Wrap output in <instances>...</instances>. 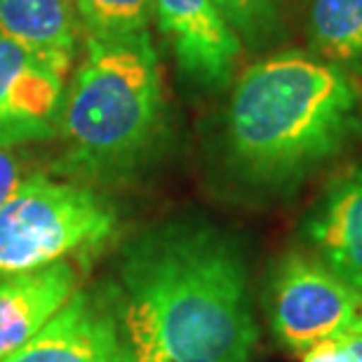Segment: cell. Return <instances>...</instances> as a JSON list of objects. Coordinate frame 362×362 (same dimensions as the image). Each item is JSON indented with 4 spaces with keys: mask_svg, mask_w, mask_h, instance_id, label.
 I'll return each instance as SVG.
<instances>
[{
    "mask_svg": "<svg viewBox=\"0 0 362 362\" xmlns=\"http://www.w3.org/2000/svg\"><path fill=\"white\" fill-rule=\"evenodd\" d=\"M106 289L132 362H247L259 339L240 247L212 223L148 228Z\"/></svg>",
    "mask_w": 362,
    "mask_h": 362,
    "instance_id": "obj_1",
    "label": "cell"
},
{
    "mask_svg": "<svg viewBox=\"0 0 362 362\" xmlns=\"http://www.w3.org/2000/svg\"><path fill=\"white\" fill-rule=\"evenodd\" d=\"M362 139L356 76L296 49L252 64L226 113V158L257 188H292Z\"/></svg>",
    "mask_w": 362,
    "mask_h": 362,
    "instance_id": "obj_2",
    "label": "cell"
},
{
    "mask_svg": "<svg viewBox=\"0 0 362 362\" xmlns=\"http://www.w3.org/2000/svg\"><path fill=\"white\" fill-rule=\"evenodd\" d=\"M165 94L148 31L118 40L88 38V52L62 108L57 170L88 181L132 177L165 136Z\"/></svg>",
    "mask_w": 362,
    "mask_h": 362,
    "instance_id": "obj_3",
    "label": "cell"
},
{
    "mask_svg": "<svg viewBox=\"0 0 362 362\" xmlns=\"http://www.w3.org/2000/svg\"><path fill=\"white\" fill-rule=\"evenodd\" d=\"M115 212L88 188L31 175L0 205V275L92 252L115 230Z\"/></svg>",
    "mask_w": 362,
    "mask_h": 362,
    "instance_id": "obj_4",
    "label": "cell"
},
{
    "mask_svg": "<svg viewBox=\"0 0 362 362\" xmlns=\"http://www.w3.org/2000/svg\"><path fill=\"white\" fill-rule=\"evenodd\" d=\"M269 315L278 341L303 356L362 327V292L313 255L292 252L271 278Z\"/></svg>",
    "mask_w": 362,
    "mask_h": 362,
    "instance_id": "obj_5",
    "label": "cell"
},
{
    "mask_svg": "<svg viewBox=\"0 0 362 362\" xmlns=\"http://www.w3.org/2000/svg\"><path fill=\"white\" fill-rule=\"evenodd\" d=\"M66 71L0 33V148L59 134Z\"/></svg>",
    "mask_w": 362,
    "mask_h": 362,
    "instance_id": "obj_6",
    "label": "cell"
},
{
    "mask_svg": "<svg viewBox=\"0 0 362 362\" xmlns=\"http://www.w3.org/2000/svg\"><path fill=\"white\" fill-rule=\"evenodd\" d=\"M153 12L186 81L205 90H221L233 81L243 42L214 0H153Z\"/></svg>",
    "mask_w": 362,
    "mask_h": 362,
    "instance_id": "obj_7",
    "label": "cell"
},
{
    "mask_svg": "<svg viewBox=\"0 0 362 362\" xmlns=\"http://www.w3.org/2000/svg\"><path fill=\"white\" fill-rule=\"evenodd\" d=\"M3 362H132L120 337L118 317L108 296L81 289L28 341Z\"/></svg>",
    "mask_w": 362,
    "mask_h": 362,
    "instance_id": "obj_8",
    "label": "cell"
},
{
    "mask_svg": "<svg viewBox=\"0 0 362 362\" xmlns=\"http://www.w3.org/2000/svg\"><path fill=\"white\" fill-rule=\"evenodd\" d=\"M303 233L317 262L362 292V163L327 186Z\"/></svg>",
    "mask_w": 362,
    "mask_h": 362,
    "instance_id": "obj_9",
    "label": "cell"
},
{
    "mask_svg": "<svg viewBox=\"0 0 362 362\" xmlns=\"http://www.w3.org/2000/svg\"><path fill=\"white\" fill-rule=\"evenodd\" d=\"M78 273L62 262L0 275V362L31 341L76 294Z\"/></svg>",
    "mask_w": 362,
    "mask_h": 362,
    "instance_id": "obj_10",
    "label": "cell"
},
{
    "mask_svg": "<svg viewBox=\"0 0 362 362\" xmlns=\"http://www.w3.org/2000/svg\"><path fill=\"white\" fill-rule=\"evenodd\" d=\"M81 31L74 0H0V33L66 74Z\"/></svg>",
    "mask_w": 362,
    "mask_h": 362,
    "instance_id": "obj_11",
    "label": "cell"
},
{
    "mask_svg": "<svg viewBox=\"0 0 362 362\" xmlns=\"http://www.w3.org/2000/svg\"><path fill=\"white\" fill-rule=\"evenodd\" d=\"M306 31L320 59L362 78V0H308Z\"/></svg>",
    "mask_w": 362,
    "mask_h": 362,
    "instance_id": "obj_12",
    "label": "cell"
},
{
    "mask_svg": "<svg viewBox=\"0 0 362 362\" xmlns=\"http://www.w3.org/2000/svg\"><path fill=\"white\" fill-rule=\"evenodd\" d=\"M81 24L94 40H118L148 31L153 0H74Z\"/></svg>",
    "mask_w": 362,
    "mask_h": 362,
    "instance_id": "obj_13",
    "label": "cell"
},
{
    "mask_svg": "<svg viewBox=\"0 0 362 362\" xmlns=\"http://www.w3.org/2000/svg\"><path fill=\"white\" fill-rule=\"evenodd\" d=\"M238 40L252 49L269 47L285 35V0H214Z\"/></svg>",
    "mask_w": 362,
    "mask_h": 362,
    "instance_id": "obj_14",
    "label": "cell"
},
{
    "mask_svg": "<svg viewBox=\"0 0 362 362\" xmlns=\"http://www.w3.org/2000/svg\"><path fill=\"white\" fill-rule=\"evenodd\" d=\"M19 172H21L19 158L10 153L7 148H0V205L14 191V186L19 184Z\"/></svg>",
    "mask_w": 362,
    "mask_h": 362,
    "instance_id": "obj_15",
    "label": "cell"
},
{
    "mask_svg": "<svg viewBox=\"0 0 362 362\" xmlns=\"http://www.w3.org/2000/svg\"><path fill=\"white\" fill-rule=\"evenodd\" d=\"M344 339H346V344H349L353 362H362V327L356 332H349V334H344Z\"/></svg>",
    "mask_w": 362,
    "mask_h": 362,
    "instance_id": "obj_16",
    "label": "cell"
}]
</instances>
